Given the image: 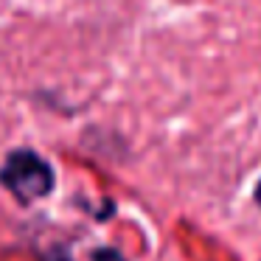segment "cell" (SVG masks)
<instances>
[{
    "mask_svg": "<svg viewBox=\"0 0 261 261\" xmlns=\"http://www.w3.org/2000/svg\"><path fill=\"white\" fill-rule=\"evenodd\" d=\"M87 258H90V261H126L115 247H96V250H90Z\"/></svg>",
    "mask_w": 261,
    "mask_h": 261,
    "instance_id": "7a4b0ae2",
    "label": "cell"
},
{
    "mask_svg": "<svg viewBox=\"0 0 261 261\" xmlns=\"http://www.w3.org/2000/svg\"><path fill=\"white\" fill-rule=\"evenodd\" d=\"M0 186L20 205H34L57 188L54 166L34 149H12L0 163Z\"/></svg>",
    "mask_w": 261,
    "mask_h": 261,
    "instance_id": "6da1fadb",
    "label": "cell"
}]
</instances>
